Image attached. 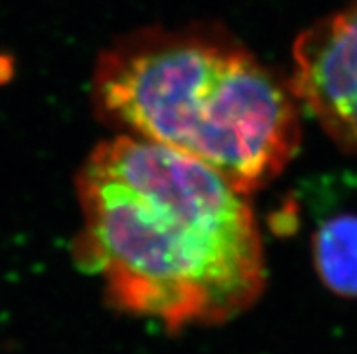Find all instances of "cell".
Here are the masks:
<instances>
[{
    "label": "cell",
    "instance_id": "277c9868",
    "mask_svg": "<svg viewBox=\"0 0 357 354\" xmlns=\"http://www.w3.org/2000/svg\"><path fill=\"white\" fill-rule=\"evenodd\" d=\"M312 253L317 277L331 291L357 296V216L325 220L314 234Z\"/></svg>",
    "mask_w": 357,
    "mask_h": 354
},
{
    "label": "cell",
    "instance_id": "7a4b0ae2",
    "mask_svg": "<svg viewBox=\"0 0 357 354\" xmlns=\"http://www.w3.org/2000/svg\"><path fill=\"white\" fill-rule=\"evenodd\" d=\"M93 104L111 127L211 166L249 195L301 145L289 78L218 24L151 26L100 53Z\"/></svg>",
    "mask_w": 357,
    "mask_h": 354
},
{
    "label": "cell",
    "instance_id": "6da1fadb",
    "mask_svg": "<svg viewBox=\"0 0 357 354\" xmlns=\"http://www.w3.org/2000/svg\"><path fill=\"white\" fill-rule=\"evenodd\" d=\"M75 190L73 257L114 309L180 331L234 319L263 293L252 207L211 166L118 134L91 150Z\"/></svg>",
    "mask_w": 357,
    "mask_h": 354
},
{
    "label": "cell",
    "instance_id": "3957f363",
    "mask_svg": "<svg viewBox=\"0 0 357 354\" xmlns=\"http://www.w3.org/2000/svg\"><path fill=\"white\" fill-rule=\"evenodd\" d=\"M289 83L332 141L357 154V0L299 33Z\"/></svg>",
    "mask_w": 357,
    "mask_h": 354
}]
</instances>
